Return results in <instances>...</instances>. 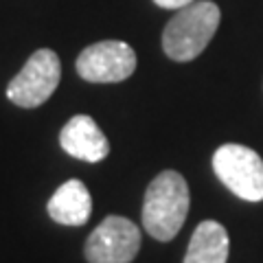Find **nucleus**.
<instances>
[{
	"label": "nucleus",
	"instance_id": "3",
	"mask_svg": "<svg viewBox=\"0 0 263 263\" xmlns=\"http://www.w3.org/2000/svg\"><path fill=\"white\" fill-rule=\"evenodd\" d=\"M213 171L237 197L246 202L263 200V160L246 145L228 143L213 154Z\"/></svg>",
	"mask_w": 263,
	"mask_h": 263
},
{
	"label": "nucleus",
	"instance_id": "2",
	"mask_svg": "<svg viewBox=\"0 0 263 263\" xmlns=\"http://www.w3.org/2000/svg\"><path fill=\"white\" fill-rule=\"evenodd\" d=\"M219 7L209 0L180 9L162 31V48L174 62H191L200 55L219 27Z\"/></svg>",
	"mask_w": 263,
	"mask_h": 263
},
{
	"label": "nucleus",
	"instance_id": "9",
	"mask_svg": "<svg viewBox=\"0 0 263 263\" xmlns=\"http://www.w3.org/2000/svg\"><path fill=\"white\" fill-rule=\"evenodd\" d=\"M228 233L219 221L206 219L197 224L184 254V263H226Z\"/></svg>",
	"mask_w": 263,
	"mask_h": 263
},
{
	"label": "nucleus",
	"instance_id": "4",
	"mask_svg": "<svg viewBox=\"0 0 263 263\" xmlns=\"http://www.w3.org/2000/svg\"><path fill=\"white\" fill-rule=\"evenodd\" d=\"M62 64L51 48H40L33 53L22 70L7 86V97L20 108H37L51 99L60 86Z\"/></svg>",
	"mask_w": 263,
	"mask_h": 263
},
{
	"label": "nucleus",
	"instance_id": "7",
	"mask_svg": "<svg viewBox=\"0 0 263 263\" xmlns=\"http://www.w3.org/2000/svg\"><path fill=\"white\" fill-rule=\"evenodd\" d=\"M60 145L68 156L86 162H99L110 154L108 138L99 129L95 119L86 114H77L62 127Z\"/></svg>",
	"mask_w": 263,
	"mask_h": 263
},
{
	"label": "nucleus",
	"instance_id": "5",
	"mask_svg": "<svg viewBox=\"0 0 263 263\" xmlns=\"http://www.w3.org/2000/svg\"><path fill=\"white\" fill-rule=\"evenodd\" d=\"M141 250V230L127 217L110 215L86 241L88 263H132Z\"/></svg>",
	"mask_w": 263,
	"mask_h": 263
},
{
	"label": "nucleus",
	"instance_id": "8",
	"mask_svg": "<svg viewBox=\"0 0 263 263\" xmlns=\"http://www.w3.org/2000/svg\"><path fill=\"white\" fill-rule=\"evenodd\" d=\"M46 209L57 224L84 226L92 213V197L81 180H68L53 193Z\"/></svg>",
	"mask_w": 263,
	"mask_h": 263
},
{
	"label": "nucleus",
	"instance_id": "6",
	"mask_svg": "<svg viewBox=\"0 0 263 263\" xmlns=\"http://www.w3.org/2000/svg\"><path fill=\"white\" fill-rule=\"evenodd\" d=\"M75 66L79 77L90 84H117L136 70V53L125 42L105 40L84 48Z\"/></svg>",
	"mask_w": 263,
	"mask_h": 263
},
{
	"label": "nucleus",
	"instance_id": "10",
	"mask_svg": "<svg viewBox=\"0 0 263 263\" xmlns=\"http://www.w3.org/2000/svg\"><path fill=\"white\" fill-rule=\"evenodd\" d=\"M158 7H162V9H184V7L189 5H193L195 0H154Z\"/></svg>",
	"mask_w": 263,
	"mask_h": 263
},
{
	"label": "nucleus",
	"instance_id": "1",
	"mask_svg": "<svg viewBox=\"0 0 263 263\" xmlns=\"http://www.w3.org/2000/svg\"><path fill=\"white\" fill-rule=\"evenodd\" d=\"M189 204H191V195H189L186 180L178 171H162L152 180L145 191V230L158 241H171L184 224Z\"/></svg>",
	"mask_w": 263,
	"mask_h": 263
}]
</instances>
